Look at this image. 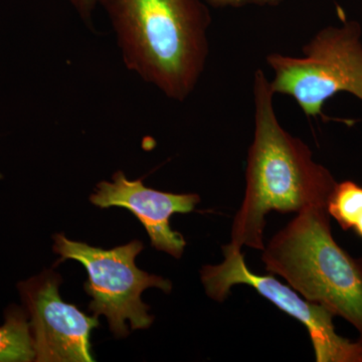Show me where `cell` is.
Segmentation results:
<instances>
[{"mask_svg": "<svg viewBox=\"0 0 362 362\" xmlns=\"http://www.w3.org/2000/svg\"><path fill=\"white\" fill-rule=\"evenodd\" d=\"M35 361L30 320L25 309L13 305L0 326V362Z\"/></svg>", "mask_w": 362, "mask_h": 362, "instance_id": "9c48e42d", "label": "cell"}, {"mask_svg": "<svg viewBox=\"0 0 362 362\" xmlns=\"http://www.w3.org/2000/svg\"><path fill=\"white\" fill-rule=\"evenodd\" d=\"M326 209L343 230H354L362 220V187L351 180L337 183Z\"/></svg>", "mask_w": 362, "mask_h": 362, "instance_id": "30bf717a", "label": "cell"}, {"mask_svg": "<svg viewBox=\"0 0 362 362\" xmlns=\"http://www.w3.org/2000/svg\"><path fill=\"white\" fill-rule=\"evenodd\" d=\"M354 230L356 233V235L362 239V220L359 221V223H357V225L354 226Z\"/></svg>", "mask_w": 362, "mask_h": 362, "instance_id": "4fadbf2b", "label": "cell"}, {"mask_svg": "<svg viewBox=\"0 0 362 362\" xmlns=\"http://www.w3.org/2000/svg\"><path fill=\"white\" fill-rule=\"evenodd\" d=\"M273 71V92L291 97L307 117L322 114L326 102L347 93L362 102V30L356 21L321 28L303 56L272 52L266 58Z\"/></svg>", "mask_w": 362, "mask_h": 362, "instance_id": "277c9868", "label": "cell"}, {"mask_svg": "<svg viewBox=\"0 0 362 362\" xmlns=\"http://www.w3.org/2000/svg\"><path fill=\"white\" fill-rule=\"evenodd\" d=\"M127 69L182 102L201 80L211 16L204 0H98Z\"/></svg>", "mask_w": 362, "mask_h": 362, "instance_id": "7a4b0ae2", "label": "cell"}, {"mask_svg": "<svg viewBox=\"0 0 362 362\" xmlns=\"http://www.w3.org/2000/svg\"><path fill=\"white\" fill-rule=\"evenodd\" d=\"M90 201L96 206L127 209L138 218L148 233L151 245L176 259L187 246L181 233L170 226L175 214H189L201 202L199 194H170L145 187L141 180H129L122 171L113 175V181H102Z\"/></svg>", "mask_w": 362, "mask_h": 362, "instance_id": "ba28073f", "label": "cell"}, {"mask_svg": "<svg viewBox=\"0 0 362 362\" xmlns=\"http://www.w3.org/2000/svg\"><path fill=\"white\" fill-rule=\"evenodd\" d=\"M62 279L52 271L18 284L30 320L35 361L90 362V331L98 316H88L59 296Z\"/></svg>", "mask_w": 362, "mask_h": 362, "instance_id": "52a82bcc", "label": "cell"}, {"mask_svg": "<svg viewBox=\"0 0 362 362\" xmlns=\"http://www.w3.org/2000/svg\"><path fill=\"white\" fill-rule=\"evenodd\" d=\"M207 6L214 8H242L247 6H276L285 0H204Z\"/></svg>", "mask_w": 362, "mask_h": 362, "instance_id": "8fae6325", "label": "cell"}, {"mask_svg": "<svg viewBox=\"0 0 362 362\" xmlns=\"http://www.w3.org/2000/svg\"><path fill=\"white\" fill-rule=\"evenodd\" d=\"M225 259L202 269V282L207 296L223 302L233 286L247 285L281 311L303 324L308 331L317 362H362V341L340 337L333 324L334 314L322 305L302 299L291 286L281 283L274 274L257 275L250 270L242 249L223 246Z\"/></svg>", "mask_w": 362, "mask_h": 362, "instance_id": "8992f818", "label": "cell"}, {"mask_svg": "<svg viewBox=\"0 0 362 362\" xmlns=\"http://www.w3.org/2000/svg\"><path fill=\"white\" fill-rule=\"evenodd\" d=\"M266 270L351 323L362 341V259L335 242L326 206L302 209L264 247Z\"/></svg>", "mask_w": 362, "mask_h": 362, "instance_id": "3957f363", "label": "cell"}, {"mask_svg": "<svg viewBox=\"0 0 362 362\" xmlns=\"http://www.w3.org/2000/svg\"><path fill=\"white\" fill-rule=\"evenodd\" d=\"M54 251L61 256L57 264L71 259L85 267L89 277L85 290L92 297L89 309L94 315L107 317L115 337L129 334L126 320L130 321L132 329H144L153 323V317L147 313L148 305L142 302V293L148 288H158L168 294L173 285L135 265L136 257L144 247L140 240L103 250L68 240L63 233L54 235Z\"/></svg>", "mask_w": 362, "mask_h": 362, "instance_id": "5b68a950", "label": "cell"}, {"mask_svg": "<svg viewBox=\"0 0 362 362\" xmlns=\"http://www.w3.org/2000/svg\"><path fill=\"white\" fill-rule=\"evenodd\" d=\"M78 16L86 23L90 21L93 11L98 6V0H69Z\"/></svg>", "mask_w": 362, "mask_h": 362, "instance_id": "7c38bea8", "label": "cell"}, {"mask_svg": "<svg viewBox=\"0 0 362 362\" xmlns=\"http://www.w3.org/2000/svg\"><path fill=\"white\" fill-rule=\"evenodd\" d=\"M254 139L247 152L246 192L233 218L230 246L263 251L266 216L272 211L299 213L327 206L337 181L317 163L308 145L279 122L270 80L262 70L254 76Z\"/></svg>", "mask_w": 362, "mask_h": 362, "instance_id": "6da1fadb", "label": "cell"}]
</instances>
